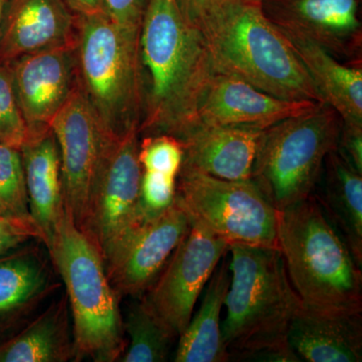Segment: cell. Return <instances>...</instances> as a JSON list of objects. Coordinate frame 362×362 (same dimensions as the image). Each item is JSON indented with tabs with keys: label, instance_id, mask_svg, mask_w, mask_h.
<instances>
[{
	"label": "cell",
	"instance_id": "34",
	"mask_svg": "<svg viewBox=\"0 0 362 362\" xmlns=\"http://www.w3.org/2000/svg\"><path fill=\"white\" fill-rule=\"evenodd\" d=\"M76 16L104 13L103 0H65Z\"/></svg>",
	"mask_w": 362,
	"mask_h": 362
},
{
	"label": "cell",
	"instance_id": "15",
	"mask_svg": "<svg viewBox=\"0 0 362 362\" xmlns=\"http://www.w3.org/2000/svg\"><path fill=\"white\" fill-rule=\"evenodd\" d=\"M318 104L272 96L240 78L214 71L197 108L194 125L240 126L264 130L284 119L311 111Z\"/></svg>",
	"mask_w": 362,
	"mask_h": 362
},
{
	"label": "cell",
	"instance_id": "27",
	"mask_svg": "<svg viewBox=\"0 0 362 362\" xmlns=\"http://www.w3.org/2000/svg\"><path fill=\"white\" fill-rule=\"evenodd\" d=\"M138 159L143 171L160 173L177 177L183 160L182 144L175 136H143L138 147Z\"/></svg>",
	"mask_w": 362,
	"mask_h": 362
},
{
	"label": "cell",
	"instance_id": "14",
	"mask_svg": "<svg viewBox=\"0 0 362 362\" xmlns=\"http://www.w3.org/2000/svg\"><path fill=\"white\" fill-rule=\"evenodd\" d=\"M7 65L30 132L51 128L78 85L76 44L26 54Z\"/></svg>",
	"mask_w": 362,
	"mask_h": 362
},
{
	"label": "cell",
	"instance_id": "23",
	"mask_svg": "<svg viewBox=\"0 0 362 362\" xmlns=\"http://www.w3.org/2000/svg\"><path fill=\"white\" fill-rule=\"evenodd\" d=\"M56 286L51 265L37 247L0 259V325L30 313Z\"/></svg>",
	"mask_w": 362,
	"mask_h": 362
},
{
	"label": "cell",
	"instance_id": "24",
	"mask_svg": "<svg viewBox=\"0 0 362 362\" xmlns=\"http://www.w3.org/2000/svg\"><path fill=\"white\" fill-rule=\"evenodd\" d=\"M70 306L63 296L0 349L4 362H66L75 358Z\"/></svg>",
	"mask_w": 362,
	"mask_h": 362
},
{
	"label": "cell",
	"instance_id": "31",
	"mask_svg": "<svg viewBox=\"0 0 362 362\" xmlns=\"http://www.w3.org/2000/svg\"><path fill=\"white\" fill-rule=\"evenodd\" d=\"M148 0H103L104 13L117 25L139 33Z\"/></svg>",
	"mask_w": 362,
	"mask_h": 362
},
{
	"label": "cell",
	"instance_id": "29",
	"mask_svg": "<svg viewBox=\"0 0 362 362\" xmlns=\"http://www.w3.org/2000/svg\"><path fill=\"white\" fill-rule=\"evenodd\" d=\"M177 177L143 171L140 185L139 221L156 218L173 206L176 199Z\"/></svg>",
	"mask_w": 362,
	"mask_h": 362
},
{
	"label": "cell",
	"instance_id": "5",
	"mask_svg": "<svg viewBox=\"0 0 362 362\" xmlns=\"http://www.w3.org/2000/svg\"><path fill=\"white\" fill-rule=\"evenodd\" d=\"M47 250L66 286L73 318L74 359L120 361L127 346L121 296L109 280L101 252L76 226L66 206Z\"/></svg>",
	"mask_w": 362,
	"mask_h": 362
},
{
	"label": "cell",
	"instance_id": "30",
	"mask_svg": "<svg viewBox=\"0 0 362 362\" xmlns=\"http://www.w3.org/2000/svg\"><path fill=\"white\" fill-rule=\"evenodd\" d=\"M33 239L42 240L35 223L0 214V258Z\"/></svg>",
	"mask_w": 362,
	"mask_h": 362
},
{
	"label": "cell",
	"instance_id": "26",
	"mask_svg": "<svg viewBox=\"0 0 362 362\" xmlns=\"http://www.w3.org/2000/svg\"><path fill=\"white\" fill-rule=\"evenodd\" d=\"M0 214L7 218L33 223L30 209H28L21 148L1 142H0Z\"/></svg>",
	"mask_w": 362,
	"mask_h": 362
},
{
	"label": "cell",
	"instance_id": "25",
	"mask_svg": "<svg viewBox=\"0 0 362 362\" xmlns=\"http://www.w3.org/2000/svg\"><path fill=\"white\" fill-rule=\"evenodd\" d=\"M124 320L127 346L122 362H164L168 361L176 337L150 308L142 296L136 297Z\"/></svg>",
	"mask_w": 362,
	"mask_h": 362
},
{
	"label": "cell",
	"instance_id": "2",
	"mask_svg": "<svg viewBox=\"0 0 362 362\" xmlns=\"http://www.w3.org/2000/svg\"><path fill=\"white\" fill-rule=\"evenodd\" d=\"M221 333L230 361L299 362L288 331L299 298L278 247L233 244Z\"/></svg>",
	"mask_w": 362,
	"mask_h": 362
},
{
	"label": "cell",
	"instance_id": "20",
	"mask_svg": "<svg viewBox=\"0 0 362 362\" xmlns=\"http://www.w3.org/2000/svg\"><path fill=\"white\" fill-rule=\"evenodd\" d=\"M312 194L361 268L362 173L333 150Z\"/></svg>",
	"mask_w": 362,
	"mask_h": 362
},
{
	"label": "cell",
	"instance_id": "32",
	"mask_svg": "<svg viewBox=\"0 0 362 362\" xmlns=\"http://www.w3.org/2000/svg\"><path fill=\"white\" fill-rule=\"evenodd\" d=\"M337 151L345 160L362 173V126L342 123Z\"/></svg>",
	"mask_w": 362,
	"mask_h": 362
},
{
	"label": "cell",
	"instance_id": "17",
	"mask_svg": "<svg viewBox=\"0 0 362 362\" xmlns=\"http://www.w3.org/2000/svg\"><path fill=\"white\" fill-rule=\"evenodd\" d=\"M262 131L195 124L178 138L183 147L181 168L220 180H251Z\"/></svg>",
	"mask_w": 362,
	"mask_h": 362
},
{
	"label": "cell",
	"instance_id": "12",
	"mask_svg": "<svg viewBox=\"0 0 362 362\" xmlns=\"http://www.w3.org/2000/svg\"><path fill=\"white\" fill-rule=\"evenodd\" d=\"M190 226L189 216L175 199L163 213L131 230L105 262L118 294L142 296L160 275Z\"/></svg>",
	"mask_w": 362,
	"mask_h": 362
},
{
	"label": "cell",
	"instance_id": "1",
	"mask_svg": "<svg viewBox=\"0 0 362 362\" xmlns=\"http://www.w3.org/2000/svg\"><path fill=\"white\" fill-rule=\"evenodd\" d=\"M139 49L144 87L139 135L178 139L194 125L214 74L204 35L176 0H148Z\"/></svg>",
	"mask_w": 362,
	"mask_h": 362
},
{
	"label": "cell",
	"instance_id": "7",
	"mask_svg": "<svg viewBox=\"0 0 362 362\" xmlns=\"http://www.w3.org/2000/svg\"><path fill=\"white\" fill-rule=\"evenodd\" d=\"M342 120L326 103L262 131L251 180L277 211L308 199L337 148Z\"/></svg>",
	"mask_w": 362,
	"mask_h": 362
},
{
	"label": "cell",
	"instance_id": "4",
	"mask_svg": "<svg viewBox=\"0 0 362 362\" xmlns=\"http://www.w3.org/2000/svg\"><path fill=\"white\" fill-rule=\"evenodd\" d=\"M277 247L304 308L362 312V272L315 197L278 211Z\"/></svg>",
	"mask_w": 362,
	"mask_h": 362
},
{
	"label": "cell",
	"instance_id": "10",
	"mask_svg": "<svg viewBox=\"0 0 362 362\" xmlns=\"http://www.w3.org/2000/svg\"><path fill=\"white\" fill-rule=\"evenodd\" d=\"M138 147V130L114 140L93 188L82 232L94 243L105 262L140 223L142 168Z\"/></svg>",
	"mask_w": 362,
	"mask_h": 362
},
{
	"label": "cell",
	"instance_id": "16",
	"mask_svg": "<svg viewBox=\"0 0 362 362\" xmlns=\"http://www.w3.org/2000/svg\"><path fill=\"white\" fill-rule=\"evenodd\" d=\"M77 16L65 0H11L0 39V64L76 44Z\"/></svg>",
	"mask_w": 362,
	"mask_h": 362
},
{
	"label": "cell",
	"instance_id": "13",
	"mask_svg": "<svg viewBox=\"0 0 362 362\" xmlns=\"http://www.w3.org/2000/svg\"><path fill=\"white\" fill-rule=\"evenodd\" d=\"M361 0H259L287 37L318 45L349 65H362Z\"/></svg>",
	"mask_w": 362,
	"mask_h": 362
},
{
	"label": "cell",
	"instance_id": "6",
	"mask_svg": "<svg viewBox=\"0 0 362 362\" xmlns=\"http://www.w3.org/2000/svg\"><path fill=\"white\" fill-rule=\"evenodd\" d=\"M76 16L81 90L114 137L139 132L144 109L140 32L117 25L105 13Z\"/></svg>",
	"mask_w": 362,
	"mask_h": 362
},
{
	"label": "cell",
	"instance_id": "36",
	"mask_svg": "<svg viewBox=\"0 0 362 362\" xmlns=\"http://www.w3.org/2000/svg\"></svg>",
	"mask_w": 362,
	"mask_h": 362
},
{
	"label": "cell",
	"instance_id": "35",
	"mask_svg": "<svg viewBox=\"0 0 362 362\" xmlns=\"http://www.w3.org/2000/svg\"><path fill=\"white\" fill-rule=\"evenodd\" d=\"M11 0H0V39H1L2 30H4V21Z\"/></svg>",
	"mask_w": 362,
	"mask_h": 362
},
{
	"label": "cell",
	"instance_id": "21",
	"mask_svg": "<svg viewBox=\"0 0 362 362\" xmlns=\"http://www.w3.org/2000/svg\"><path fill=\"white\" fill-rule=\"evenodd\" d=\"M287 37L324 103L337 112L343 124L362 126V65L343 63L309 40Z\"/></svg>",
	"mask_w": 362,
	"mask_h": 362
},
{
	"label": "cell",
	"instance_id": "19",
	"mask_svg": "<svg viewBox=\"0 0 362 362\" xmlns=\"http://www.w3.org/2000/svg\"><path fill=\"white\" fill-rule=\"evenodd\" d=\"M288 343L300 361L361 362L362 312L314 311L300 306Z\"/></svg>",
	"mask_w": 362,
	"mask_h": 362
},
{
	"label": "cell",
	"instance_id": "33",
	"mask_svg": "<svg viewBox=\"0 0 362 362\" xmlns=\"http://www.w3.org/2000/svg\"><path fill=\"white\" fill-rule=\"evenodd\" d=\"M188 21L201 30L214 13L225 6L228 0H176Z\"/></svg>",
	"mask_w": 362,
	"mask_h": 362
},
{
	"label": "cell",
	"instance_id": "11",
	"mask_svg": "<svg viewBox=\"0 0 362 362\" xmlns=\"http://www.w3.org/2000/svg\"><path fill=\"white\" fill-rule=\"evenodd\" d=\"M230 244L197 221L142 297L176 338L187 327L195 304L228 254Z\"/></svg>",
	"mask_w": 362,
	"mask_h": 362
},
{
	"label": "cell",
	"instance_id": "9",
	"mask_svg": "<svg viewBox=\"0 0 362 362\" xmlns=\"http://www.w3.org/2000/svg\"><path fill=\"white\" fill-rule=\"evenodd\" d=\"M58 143L64 201L76 226L84 230L93 188L112 143L80 86L51 123Z\"/></svg>",
	"mask_w": 362,
	"mask_h": 362
},
{
	"label": "cell",
	"instance_id": "28",
	"mask_svg": "<svg viewBox=\"0 0 362 362\" xmlns=\"http://www.w3.org/2000/svg\"><path fill=\"white\" fill-rule=\"evenodd\" d=\"M30 134L14 90L11 68L0 64V142L21 148Z\"/></svg>",
	"mask_w": 362,
	"mask_h": 362
},
{
	"label": "cell",
	"instance_id": "8",
	"mask_svg": "<svg viewBox=\"0 0 362 362\" xmlns=\"http://www.w3.org/2000/svg\"><path fill=\"white\" fill-rule=\"evenodd\" d=\"M176 199L190 220L230 245L277 247L278 211L252 180H220L181 168Z\"/></svg>",
	"mask_w": 362,
	"mask_h": 362
},
{
	"label": "cell",
	"instance_id": "3",
	"mask_svg": "<svg viewBox=\"0 0 362 362\" xmlns=\"http://www.w3.org/2000/svg\"><path fill=\"white\" fill-rule=\"evenodd\" d=\"M199 30L216 73L281 99L324 103L291 42L259 0H228Z\"/></svg>",
	"mask_w": 362,
	"mask_h": 362
},
{
	"label": "cell",
	"instance_id": "22",
	"mask_svg": "<svg viewBox=\"0 0 362 362\" xmlns=\"http://www.w3.org/2000/svg\"><path fill=\"white\" fill-rule=\"evenodd\" d=\"M230 262L226 255L207 283L197 313L180 335L176 362H228L230 356L221 333V310L230 287Z\"/></svg>",
	"mask_w": 362,
	"mask_h": 362
},
{
	"label": "cell",
	"instance_id": "18",
	"mask_svg": "<svg viewBox=\"0 0 362 362\" xmlns=\"http://www.w3.org/2000/svg\"><path fill=\"white\" fill-rule=\"evenodd\" d=\"M21 152L28 209L47 249L65 211L61 157L51 128L30 131Z\"/></svg>",
	"mask_w": 362,
	"mask_h": 362
}]
</instances>
